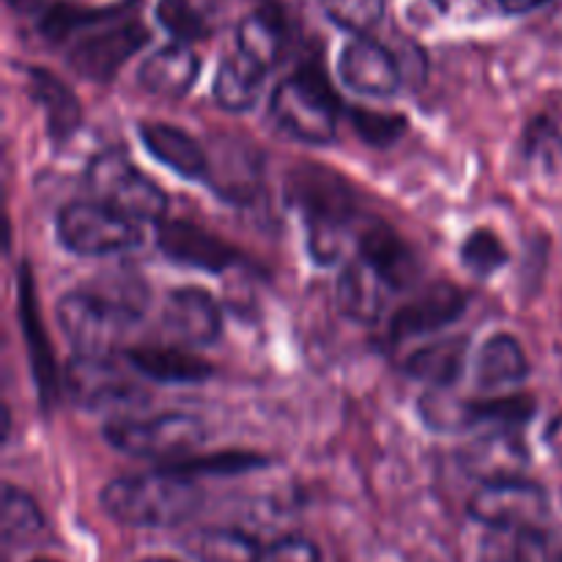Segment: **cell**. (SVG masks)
Masks as SVG:
<instances>
[{
    "label": "cell",
    "instance_id": "6da1fadb",
    "mask_svg": "<svg viewBox=\"0 0 562 562\" xmlns=\"http://www.w3.org/2000/svg\"><path fill=\"white\" fill-rule=\"evenodd\" d=\"M203 488L179 472H148L110 481L102 488L104 514L126 527H179L203 508Z\"/></svg>",
    "mask_w": 562,
    "mask_h": 562
},
{
    "label": "cell",
    "instance_id": "7a4b0ae2",
    "mask_svg": "<svg viewBox=\"0 0 562 562\" xmlns=\"http://www.w3.org/2000/svg\"><path fill=\"white\" fill-rule=\"evenodd\" d=\"M272 119L289 137L311 146H327L338 135L340 99L316 66H302L272 93Z\"/></svg>",
    "mask_w": 562,
    "mask_h": 562
},
{
    "label": "cell",
    "instance_id": "3957f363",
    "mask_svg": "<svg viewBox=\"0 0 562 562\" xmlns=\"http://www.w3.org/2000/svg\"><path fill=\"white\" fill-rule=\"evenodd\" d=\"M86 181L93 195L115 212L137 223H162L168 212V195L154 179H148L124 151L108 148L88 162Z\"/></svg>",
    "mask_w": 562,
    "mask_h": 562
},
{
    "label": "cell",
    "instance_id": "277c9868",
    "mask_svg": "<svg viewBox=\"0 0 562 562\" xmlns=\"http://www.w3.org/2000/svg\"><path fill=\"white\" fill-rule=\"evenodd\" d=\"M55 231L66 250L86 258L119 256V252L135 250L143 241L137 220L115 212L102 201L66 203L55 220Z\"/></svg>",
    "mask_w": 562,
    "mask_h": 562
},
{
    "label": "cell",
    "instance_id": "5b68a950",
    "mask_svg": "<svg viewBox=\"0 0 562 562\" xmlns=\"http://www.w3.org/2000/svg\"><path fill=\"white\" fill-rule=\"evenodd\" d=\"M206 423L187 412H168V415L148 417V420H113L104 426V439L115 450L135 459L179 461L206 442Z\"/></svg>",
    "mask_w": 562,
    "mask_h": 562
},
{
    "label": "cell",
    "instance_id": "8992f818",
    "mask_svg": "<svg viewBox=\"0 0 562 562\" xmlns=\"http://www.w3.org/2000/svg\"><path fill=\"white\" fill-rule=\"evenodd\" d=\"M60 329L77 357H110V351L121 344L126 329L132 327V318L110 305L91 289L69 291L55 305Z\"/></svg>",
    "mask_w": 562,
    "mask_h": 562
},
{
    "label": "cell",
    "instance_id": "52a82bcc",
    "mask_svg": "<svg viewBox=\"0 0 562 562\" xmlns=\"http://www.w3.org/2000/svg\"><path fill=\"white\" fill-rule=\"evenodd\" d=\"M470 514L494 530H538L549 516V497L527 477L483 483L481 492L470 499Z\"/></svg>",
    "mask_w": 562,
    "mask_h": 562
},
{
    "label": "cell",
    "instance_id": "ba28073f",
    "mask_svg": "<svg viewBox=\"0 0 562 562\" xmlns=\"http://www.w3.org/2000/svg\"><path fill=\"white\" fill-rule=\"evenodd\" d=\"M148 42L140 22H99L93 31H82L69 49V64L93 82H110L121 66Z\"/></svg>",
    "mask_w": 562,
    "mask_h": 562
},
{
    "label": "cell",
    "instance_id": "9c48e42d",
    "mask_svg": "<svg viewBox=\"0 0 562 562\" xmlns=\"http://www.w3.org/2000/svg\"><path fill=\"white\" fill-rule=\"evenodd\" d=\"M64 384L71 401L86 409H130L146 401L140 387L110 366L108 357H77Z\"/></svg>",
    "mask_w": 562,
    "mask_h": 562
},
{
    "label": "cell",
    "instance_id": "30bf717a",
    "mask_svg": "<svg viewBox=\"0 0 562 562\" xmlns=\"http://www.w3.org/2000/svg\"><path fill=\"white\" fill-rule=\"evenodd\" d=\"M157 245L173 263L201 272H228L241 261L234 245L187 220H162L157 228Z\"/></svg>",
    "mask_w": 562,
    "mask_h": 562
},
{
    "label": "cell",
    "instance_id": "8fae6325",
    "mask_svg": "<svg viewBox=\"0 0 562 562\" xmlns=\"http://www.w3.org/2000/svg\"><path fill=\"white\" fill-rule=\"evenodd\" d=\"M338 75L346 88L368 99H390L401 88V66L384 44L357 36L340 49Z\"/></svg>",
    "mask_w": 562,
    "mask_h": 562
},
{
    "label": "cell",
    "instance_id": "7c38bea8",
    "mask_svg": "<svg viewBox=\"0 0 562 562\" xmlns=\"http://www.w3.org/2000/svg\"><path fill=\"white\" fill-rule=\"evenodd\" d=\"M467 294L453 283H434L426 285L420 294L404 307H398L390 322V338L395 344L404 340L420 338V335L437 333V329L448 327L456 318L464 313Z\"/></svg>",
    "mask_w": 562,
    "mask_h": 562
},
{
    "label": "cell",
    "instance_id": "4fadbf2b",
    "mask_svg": "<svg viewBox=\"0 0 562 562\" xmlns=\"http://www.w3.org/2000/svg\"><path fill=\"white\" fill-rule=\"evenodd\" d=\"M459 464L470 477L481 483L516 481L530 467V450L514 428L483 434L459 453Z\"/></svg>",
    "mask_w": 562,
    "mask_h": 562
},
{
    "label": "cell",
    "instance_id": "5bb4252c",
    "mask_svg": "<svg viewBox=\"0 0 562 562\" xmlns=\"http://www.w3.org/2000/svg\"><path fill=\"white\" fill-rule=\"evenodd\" d=\"M165 327L190 346H212L223 335V313L209 291L187 285L168 294Z\"/></svg>",
    "mask_w": 562,
    "mask_h": 562
},
{
    "label": "cell",
    "instance_id": "9a60e30c",
    "mask_svg": "<svg viewBox=\"0 0 562 562\" xmlns=\"http://www.w3.org/2000/svg\"><path fill=\"white\" fill-rule=\"evenodd\" d=\"M143 146L148 148L157 162L179 173L181 179H206L209 176V154L192 135H187L179 126L162 124V121H140L137 126Z\"/></svg>",
    "mask_w": 562,
    "mask_h": 562
},
{
    "label": "cell",
    "instance_id": "2e32d148",
    "mask_svg": "<svg viewBox=\"0 0 562 562\" xmlns=\"http://www.w3.org/2000/svg\"><path fill=\"white\" fill-rule=\"evenodd\" d=\"M201 75V58L187 44H168L148 55L137 69V82L159 99H181Z\"/></svg>",
    "mask_w": 562,
    "mask_h": 562
},
{
    "label": "cell",
    "instance_id": "e0dca14e",
    "mask_svg": "<svg viewBox=\"0 0 562 562\" xmlns=\"http://www.w3.org/2000/svg\"><path fill=\"white\" fill-rule=\"evenodd\" d=\"M20 322L22 333L27 340V355H31L33 379H36L38 395H42L44 406H53L58 398V368H55L53 349H49L47 333L42 327V318L36 311V294H33V278L31 267L22 263L20 267Z\"/></svg>",
    "mask_w": 562,
    "mask_h": 562
},
{
    "label": "cell",
    "instance_id": "ac0fdd59",
    "mask_svg": "<svg viewBox=\"0 0 562 562\" xmlns=\"http://www.w3.org/2000/svg\"><path fill=\"white\" fill-rule=\"evenodd\" d=\"M390 291L395 289L387 283V278L366 258H357L338 278V305L344 316L355 318V322L376 324L387 305Z\"/></svg>",
    "mask_w": 562,
    "mask_h": 562
},
{
    "label": "cell",
    "instance_id": "d6986e66",
    "mask_svg": "<svg viewBox=\"0 0 562 562\" xmlns=\"http://www.w3.org/2000/svg\"><path fill=\"white\" fill-rule=\"evenodd\" d=\"M357 250H360V258L373 263L387 278V283L395 291L412 285L417 280V274H420V263H417V256L412 252V247L393 228H387L382 223H373L360 236Z\"/></svg>",
    "mask_w": 562,
    "mask_h": 562
},
{
    "label": "cell",
    "instance_id": "ffe728a7",
    "mask_svg": "<svg viewBox=\"0 0 562 562\" xmlns=\"http://www.w3.org/2000/svg\"><path fill=\"white\" fill-rule=\"evenodd\" d=\"M27 82H31L33 99L42 108L49 135L55 140H66V137L75 135L82 121L80 99L75 97V91L60 77H55L53 71L38 69V66L27 69Z\"/></svg>",
    "mask_w": 562,
    "mask_h": 562
},
{
    "label": "cell",
    "instance_id": "44dd1931",
    "mask_svg": "<svg viewBox=\"0 0 562 562\" xmlns=\"http://www.w3.org/2000/svg\"><path fill=\"white\" fill-rule=\"evenodd\" d=\"M530 373L525 349L514 335L497 333L481 346V355L475 362V384L481 390H503L521 384Z\"/></svg>",
    "mask_w": 562,
    "mask_h": 562
},
{
    "label": "cell",
    "instance_id": "7402d4cb",
    "mask_svg": "<svg viewBox=\"0 0 562 562\" xmlns=\"http://www.w3.org/2000/svg\"><path fill=\"white\" fill-rule=\"evenodd\" d=\"M126 360H130V366L137 373L162 384H198L206 382L214 373V368L206 360L181 349H154V346H143V349L126 351Z\"/></svg>",
    "mask_w": 562,
    "mask_h": 562
},
{
    "label": "cell",
    "instance_id": "603a6c76",
    "mask_svg": "<svg viewBox=\"0 0 562 562\" xmlns=\"http://www.w3.org/2000/svg\"><path fill=\"white\" fill-rule=\"evenodd\" d=\"M263 80H267V69L252 64V60L245 58L241 53L231 55V58H225L223 64H220L217 75H214V102L223 110H228V113H245V110H252L258 104V99H261Z\"/></svg>",
    "mask_w": 562,
    "mask_h": 562
},
{
    "label": "cell",
    "instance_id": "cb8c5ba5",
    "mask_svg": "<svg viewBox=\"0 0 562 562\" xmlns=\"http://www.w3.org/2000/svg\"><path fill=\"white\" fill-rule=\"evenodd\" d=\"M289 44V31H285V20L280 11L261 9L256 14L245 16L236 31V47L245 58L258 64L261 69H272L280 64Z\"/></svg>",
    "mask_w": 562,
    "mask_h": 562
},
{
    "label": "cell",
    "instance_id": "d4e9b609",
    "mask_svg": "<svg viewBox=\"0 0 562 562\" xmlns=\"http://www.w3.org/2000/svg\"><path fill=\"white\" fill-rule=\"evenodd\" d=\"M467 338H445L412 351L406 373L431 390H448L461 379L467 368Z\"/></svg>",
    "mask_w": 562,
    "mask_h": 562
},
{
    "label": "cell",
    "instance_id": "484cf974",
    "mask_svg": "<svg viewBox=\"0 0 562 562\" xmlns=\"http://www.w3.org/2000/svg\"><path fill=\"white\" fill-rule=\"evenodd\" d=\"M184 549L195 562H261L263 554L256 538L223 527L192 532L184 538Z\"/></svg>",
    "mask_w": 562,
    "mask_h": 562
},
{
    "label": "cell",
    "instance_id": "4316f807",
    "mask_svg": "<svg viewBox=\"0 0 562 562\" xmlns=\"http://www.w3.org/2000/svg\"><path fill=\"white\" fill-rule=\"evenodd\" d=\"M44 530V516L31 494L5 483L3 505H0V532H3L5 547H20L33 541Z\"/></svg>",
    "mask_w": 562,
    "mask_h": 562
},
{
    "label": "cell",
    "instance_id": "83f0119b",
    "mask_svg": "<svg viewBox=\"0 0 562 562\" xmlns=\"http://www.w3.org/2000/svg\"><path fill=\"white\" fill-rule=\"evenodd\" d=\"M420 417L428 428L439 434H461L477 426L472 401L456 398L448 390H431L420 398Z\"/></svg>",
    "mask_w": 562,
    "mask_h": 562
},
{
    "label": "cell",
    "instance_id": "f1b7e54d",
    "mask_svg": "<svg viewBox=\"0 0 562 562\" xmlns=\"http://www.w3.org/2000/svg\"><path fill=\"white\" fill-rule=\"evenodd\" d=\"M91 291L102 296V300H108L110 305L119 307L121 313H126L132 322H137L148 307V285L135 272L102 274V278L93 280Z\"/></svg>",
    "mask_w": 562,
    "mask_h": 562
},
{
    "label": "cell",
    "instance_id": "f546056e",
    "mask_svg": "<svg viewBox=\"0 0 562 562\" xmlns=\"http://www.w3.org/2000/svg\"><path fill=\"white\" fill-rule=\"evenodd\" d=\"M261 467H267V459H263V456L228 450V453H214V456H198V459L170 461L165 470L179 472V475H187V477H198V475H239V472L261 470Z\"/></svg>",
    "mask_w": 562,
    "mask_h": 562
},
{
    "label": "cell",
    "instance_id": "4dcf8cb0",
    "mask_svg": "<svg viewBox=\"0 0 562 562\" xmlns=\"http://www.w3.org/2000/svg\"><path fill=\"white\" fill-rule=\"evenodd\" d=\"M461 263L477 278H488L508 263V250L494 231L477 228L461 245Z\"/></svg>",
    "mask_w": 562,
    "mask_h": 562
},
{
    "label": "cell",
    "instance_id": "1f68e13d",
    "mask_svg": "<svg viewBox=\"0 0 562 562\" xmlns=\"http://www.w3.org/2000/svg\"><path fill=\"white\" fill-rule=\"evenodd\" d=\"M477 423H497V426H525L536 415V401L530 395H497V398L472 401Z\"/></svg>",
    "mask_w": 562,
    "mask_h": 562
},
{
    "label": "cell",
    "instance_id": "d6a6232c",
    "mask_svg": "<svg viewBox=\"0 0 562 562\" xmlns=\"http://www.w3.org/2000/svg\"><path fill=\"white\" fill-rule=\"evenodd\" d=\"M322 5L335 25L357 36L376 27L384 16V0H322Z\"/></svg>",
    "mask_w": 562,
    "mask_h": 562
},
{
    "label": "cell",
    "instance_id": "836d02e7",
    "mask_svg": "<svg viewBox=\"0 0 562 562\" xmlns=\"http://www.w3.org/2000/svg\"><path fill=\"white\" fill-rule=\"evenodd\" d=\"M349 220L313 217L307 220V250L318 263H335L346 252Z\"/></svg>",
    "mask_w": 562,
    "mask_h": 562
},
{
    "label": "cell",
    "instance_id": "e575fe53",
    "mask_svg": "<svg viewBox=\"0 0 562 562\" xmlns=\"http://www.w3.org/2000/svg\"><path fill=\"white\" fill-rule=\"evenodd\" d=\"M351 124H355L357 135L368 143V146H393L401 135L406 132V119L390 113H373V110H351Z\"/></svg>",
    "mask_w": 562,
    "mask_h": 562
},
{
    "label": "cell",
    "instance_id": "d590c367",
    "mask_svg": "<svg viewBox=\"0 0 562 562\" xmlns=\"http://www.w3.org/2000/svg\"><path fill=\"white\" fill-rule=\"evenodd\" d=\"M159 20L173 36L184 38V42L209 33L206 16H203L201 5L195 0H162L159 3Z\"/></svg>",
    "mask_w": 562,
    "mask_h": 562
},
{
    "label": "cell",
    "instance_id": "8d00e7d4",
    "mask_svg": "<svg viewBox=\"0 0 562 562\" xmlns=\"http://www.w3.org/2000/svg\"><path fill=\"white\" fill-rule=\"evenodd\" d=\"M261 562H322V552L313 541L302 536L280 538L263 549Z\"/></svg>",
    "mask_w": 562,
    "mask_h": 562
},
{
    "label": "cell",
    "instance_id": "74e56055",
    "mask_svg": "<svg viewBox=\"0 0 562 562\" xmlns=\"http://www.w3.org/2000/svg\"><path fill=\"white\" fill-rule=\"evenodd\" d=\"M497 3L503 5V11H508V14H527V11H536L541 9V5L554 3V0H497Z\"/></svg>",
    "mask_w": 562,
    "mask_h": 562
},
{
    "label": "cell",
    "instance_id": "f35d334b",
    "mask_svg": "<svg viewBox=\"0 0 562 562\" xmlns=\"http://www.w3.org/2000/svg\"><path fill=\"white\" fill-rule=\"evenodd\" d=\"M140 562H176V560H168V558H148V560H140Z\"/></svg>",
    "mask_w": 562,
    "mask_h": 562
},
{
    "label": "cell",
    "instance_id": "ab89813d",
    "mask_svg": "<svg viewBox=\"0 0 562 562\" xmlns=\"http://www.w3.org/2000/svg\"><path fill=\"white\" fill-rule=\"evenodd\" d=\"M31 562H58V560H49V558H36V560H31Z\"/></svg>",
    "mask_w": 562,
    "mask_h": 562
},
{
    "label": "cell",
    "instance_id": "60d3db41",
    "mask_svg": "<svg viewBox=\"0 0 562 562\" xmlns=\"http://www.w3.org/2000/svg\"><path fill=\"white\" fill-rule=\"evenodd\" d=\"M510 562H516V560H510Z\"/></svg>",
    "mask_w": 562,
    "mask_h": 562
}]
</instances>
